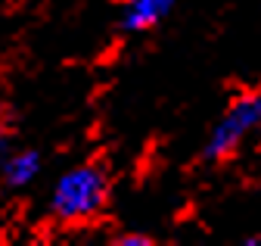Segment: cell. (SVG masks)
<instances>
[{"label":"cell","mask_w":261,"mask_h":246,"mask_svg":"<svg viewBox=\"0 0 261 246\" xmlns=\"http://www.w3.org/2000/svg\"><path fill=\"white\" fill-rule=\"evenodd\" d=\"M112 193V178L106 162L100 159H87L75 168H69L53 187V200H50V212L59 225H84L93 222L109 203Z\"/></svg>","instance_id":"6da1fadb"},{"label":"cell","mask_w":261,"mask_h":246,"mask_svg":"<svg viewBox=\"0 0 261 246\" xmlns=\"http://www.w3.org/2000/svg\"><path fill=\"white\" fill-rule=\"evenodd\" d=\"M255 134H261V90H243L227 103L224 115L208 131V140L202 146V162L208 165L230 162Z\"/></svg>","instance_id":"7a4b0ae2"},{"label":"cell","mask_w":261,"mask_h":246,"mask_svg":"<svg viewBox=\"0 0 261 246\" xmlns=\"http://www.w3.org/2000/svg\"><path fill=\"white\" fill-rule=\"evenodd\" d=\"M174 4L177 0H127L121 10V32H127V35L152 32L155 25L168 19Z\"/></svg>","instance_id":"3957f363"},{"label":"cell","mask_w":261,"mask_h":246,"mask_svg":"<svg viewBox=\"0 0 261 246\" xmlns=\"http://www.w3.org/2000/svg\"><path fill=\"white\" fill-rule=\"evenodd\" d=\"M41 175V153L38 150H13V153H4L0 159V181L7 187H25Z\"/></svg>","instance_id":"277c9868"},{"label":"cell","mask_w":261,"mask_h":246,"mask_svg":"<svg viewBox=\"0 0 261 246\" xmlns=\"http://www.w3.org/2000/svg\"><path fill=\"white\" fill-rule=\"evenodd\" d=\"M115 243L118 246H149L152 237L149 234H121V237H115Z\"/></svg>","instance_id":"5b68a950"},{"label":"cell","mask_w":261,"mask_h":246,"mask_svg":"<svg viewBox=\"0 0 261 246\" xmlns=\"http://www.w3.org/2000/svg\"><path fill=\"white\" fill-rule=\"evenodd\" d=\"M7 137H10V106L0 100V150L7 146Z\"/></svg>","instance_id":"8992f818"},{"label":"cell","mask_w":261,"mask_h":246,"mask_svg":"<svg viewBox=\"0 0 261 246\" xmlns=\"http://www.w3.org/2000/svg\"><path fill=\"white\" fill-rule=\"evenodd\" d=\"M246 243H249V246H258V243H261V237H246Z\"/></svg>","instance_id":"52a82bcc"}]
</instances>
